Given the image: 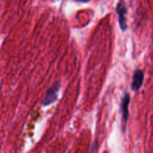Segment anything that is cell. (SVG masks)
Wrapping results in <instances>:
<instances>
[{
  "label": "cell",
  "instance_id": "obj_3",
  "mask_svg": "<svg viewBox=\"0 0 153 153\" xmlns=\"http://www.w3.org/2000/svg\"><path fill=\"white\" fill-rule=\"evenodd\" d=\"M130 103V95L128 93H125L121 100L120 109L122 113V118L124 124V128L128 120V105Z\"/></svg>",
  "mask_w": 153,
  "mask_h": 153
},
{
  "label": "cell",
  "instance_id": "obj_4",
  "mask_svg": "<svg viewBox=\"0 0 153 153\" xmlns=\"http://www.w3.org/2000/svg\"><path fill=\"white\" fill-rule=\"evenodd\" d=\"M144 80V73L142 70H137L134 72L131 82V89L134 91H137L141 88Z\"/></svg>",
  "mask_w": 153,
  "mask_h": 153
},
{
  "label": "cell",
  "instance_id": "obj_2",
  "mask_svg": "<svg viewBox=\"0 0 153 153\" xmlns=\"http://www.w3.org/2000/svg\"><path fill=\"white\" fill-rule=\"evenodd\" d=\"M117 13L118 14V19H119V25L122 31H126L128 28L127 25L126 13L127 9L126 7V4L124 1H120L117 5L116 8Z\"/></svg>",
  "mask_w": 153,
  "mask_h": 153
},
{
  "label": "cell",
  "instance_id": "obj_5",
  "mask_svg": "<svg viewBox=\"0 0 153 153\" xmlns=\"http://www.w3.org/2000/svg\"><path fill=\"white\" fill-rule=\"evenodd\" d=\"M73 1H76V2H82V3H88L91 1V0H73Z\"/></svg>",
  "mask_w": 153,
  "mask_h": 153
},
{
  "label": "cell",
  "instance_id": "obj_1",
  "mask_svg": "<svg viewBox=\"0 0 153 153\" xmlns=\"http://www.w3.org/2000/svg\"><path fill=\"white\" fill-rule=\"evenodd\" d=\"M61 84L60 82H56L52 87L47 90L46 93V96L43 101V106H49V105L53 104L57 101L58 97V93H59L60 88H61Z\"/></svg>",
  "mask_w": 153,
  "mask_h": 153
}]
</instances>
